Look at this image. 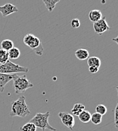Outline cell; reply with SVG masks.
<instances>
[{
    "label": "cell",
    "instance_id": "obj_1",
    "mask_svg": "<svg viewBox=\"0 0 118 131\" xmlns=\"http://www.w3.org/2000/svg\"><path fill=\"white\" fill-rule=\"evenodd\" d=\"M30 112L27 105L26 104V99L23 95H21L12 103L9 115L11 117L18 116L20 117H25L30 115Z\"/></svg>",
    "mask_w": 118,
    "mask_h": 131
},
{
    "label": "cell",
    "instance_id": "obj_2",
    "mask_svg": "<svg viewBox=\"0 0 118 131\" xmlns=\"http://www.w3.org/2000/svg\"><path fill=\"white\" fill-rule=\"evenodd\" d=\"M49 112L45 113H37L36 115L30 120V122L33 123L37 127L41 128L42 131H45V129L52 131H57L55 128L52 127L49 123Z\"/></svg>",
    "mask_w": 118,
    "mask_h": 131
},
{
    "label": "cell",
    "instance_id": "obj_3",
    "mask_svg": "<svg viewBox=\"0 0 118 131\" xmlns=\"http://www.w3.org/2000/svg\"><path fill=\"white\" fill-rule=\"evenodd\" d=\"M23 42L33 50L37 56H41L43 53L44 49L39 38L32 34H27L23 37Z\"/></svg>",
    "mask_w": 118,
    "mask_h": 131
},
{
    "label": "cell",
    "instance_id": "obj_4",
    "mask_svg": "<svg viewBox=\"0 0 118 131\" xmlns=\"http://www.w3.org/2000/svg\"><path fill=\"white\" fill-rule=\"evenodd\" d=\"M29 68L27 67L20 66L18 64H15L11 61H8L4 64H0V73L12 74L16 73H27Z\"/></svg>",
    "mask_w": 118,
    "mask_h": 131
},
{
    "label": "cell",
    "instance_id": "obj_5",
    "mask_svg": "<svg viewBox=\"0 0 118 131\" xmlns=\"http://www.w3.org/2000/svg\"><path fill=\"white\" fill-rule=\"evenodd\" d=\"M12 80L14 82V88L16 94L24 93L26 90L33 86V84L26 77L25 75L18 76L16 74Z\"/></svg>",
    "mask_w": 118,
    "mask_h": 131
},
{
    "label": "cell",
    "instance_id": "obj_6",
    "mask_svg": "<svg viewBox=\"0 0 118 131\" xmlns=\"http://www.w3.org/2000/svg\"><path fill=\"white\" fill-rule=\"evenodd\" d=\"M58 117L61 118V121L64 126H66L70 130H73L75 125V119L74 115H72L70 113L59 112Z\"/></svg>",
    "mask_w": 118,
    "mask_h": 131
},
{
    "label": "cell",
    "instance_id": "obj_7",
    "mask_svg": "<svg viewBox=\"0 0 118 131\" xmlns=\"http://www.w3.org/2000/svg\"><path fill=\"white\" fill-rule=\"evenodd\" d=\"M93 29H94L95 33H96L97 34H99V35H101L104 32L110 30L111 28L106 21L105 17H103L99 20L93 23Z\"/></svg>",
    "mask_w": 118,
    "mask_h": 131
},
{
    "label": "cell",
    "instance_id": "obj_8",
    "mask_svg": "<svg viewBox=\"0 0 118 131\" xmlns=\"http://www.w3.org/2000/svg\"><path fill=\"white\" fill-rule=\"evenodd\" d=\"M18 12V8L11 3H6L4 5L0 6V13L4 18Z\"/></svg>",
    "mask_w": 118,
    "mask_h": 131
},
{
    "label": "cell",
    "instance_id": "obj_9",
    "mask_svg": "<svg viewBox=\"0 0 118 131\" xmlns=\"http://www.w3.org/2000/svg\"><path fill=\"white\" fill-rule=\"evenodd\" d=\"M16 74H7L0 73V93H3L5 90V86L11 80L14 79Z\"/></svg>",
    "mask_w": 118,
    "mask_h": 131
},
{
    "label": "cell",
    "instance_id": "obj_10",
    "mask_svg": "<svg viewBox=\"0 0 118 131\" xmlns=\"http://www.w3.org/2000/svg\"><path fill=\"white\" fill-rule=\"evenodd\" d=\"M101 18H102V14H101V12L99 10H98V9L92 10L89 13V20L92 22H93V23H95V22L99 20Z\"/></svg>",
    "mask_w": 118,
    "mask_h": 131
},
{
    "label": "cell",
    "instance_id": "obj_11",
    "mask_svg": "<svg viewBox=\"0 0 118 131\" xmlns=\"http://www.w3.org/2000/svg\"><path fill=\"white\" fill-rule=\"evenodd\" d=\"M75 56L80 61H83L87 59L89 57V53L88 50L85 49H79L75 52Z\"/></svg>",
    "mask_w": 118,
    "mask_h": 131
},
{
    "label": "cell",
    "instance_id": "obj_12",
    "mask_svg": "<svg viewBox=\"0 0 118 131\" xmlns=\"http://www.w3.org/2000/svg\"><path fill=\"white\" fill-rule=\"evenodd\" d=\"M79 119L81 122L84 123V124H86V123H89L90 121V119H91V114L89 111H86V110H83L82 112L80 113L78 115Z\"/></svg>",
    "mask_w": 118,
    "mask_h": 131
},
{
    "label": "cell",
    "instance_id": "obj_13",
    "mask_svg": "<svg viewBox=\"0 0 118 131\" xmlns=\"http://www.w3.org/2000/svg\"><path fill=\"white\" fill-rule=\"evenodd\" d=\"M61 0H42V2H44L47 10L49 12H52L54 8H55L56 4H58Z\"/></svg>",
    "mask_w": 118,
    "mask_h": 131
},
{
    "label": "cell",
    "instance_id": "obj_14",
    "mask_svg": "<svg viewBox=\"0 0 118 131\" xmlns=\"http://www.w3.org/2000/svg\"><path fill=\"white\" fill-rule=\"evenodd\" d=\"M83 110H85V105L82 103H76L72 110H71V114L72 115H76V116H78L80 113L82 112Z\"/></svg>",
    "mask_w": 118,
    "mask_h": 131
},
{
    "label": "cell",
    "instance_id": "obj_15",
    "mask_svg": "<svg viewBox=\"0 0 118 131\" xmlns=\"http://www.w3.org/2000/svg\"><path fill=\"white\" fill-rule=\"evenodd\" d=\"M87 64H88L89 67L95 66V67H97V68H100V66H101V60L98 57H89L88 61H87Z\"/></svg>",
    "mask_w": 118,
    "mask_h": 131
},
{
    "label": "cell",
    "instance_id": "obj_16",
    "mask_svg": "<svg viewBox=\"0 0 118 131\" xmlns=\"http://www.w3.org/2000/svg\"><path fill=\"white\" fill-rule=\"evenodd\" d=\"M1 47L5 51H9L14 47V42L10 39H4L1 42Z\"/></svg>",
    "mask_w": 118,
    "mask_h": 131
},
{
    "label": "cell",
    "instance_id": "obj_17",
    "mask_svg": "<svg viewBox=\"0 0 118 131\" xmlns=\"http://www.w3.org/2000/svg\"><path fill=\"white\" fill-rule=\"evenodd\" d=\"M8 58L11 59H18L20 56V51L18 48L13 47L8 52Z\"/></svg>",
    "mask_w": 118,
    "mask_h": 131
},
{
    "label": "cell",
    "instance_id": "obj_18",
    "mask_svg": "<svg viewBox=\"0 0 118 131\" xmlns=\"http://www.w3.org/2000/svg\"><path fill=\"white\" fill-rule=\"evenodd\" d=\"M90 121L92 122V124L98 125L100 124L102 121V115H101L98 113H94L92 114H91V119Z\"/></svg>",
    "mask_w": 118,
    "mask_h": 131
},
{
    "label": "cell",
    "instance_id": "obj_19",
    "mask_svg": "<svg viewBox=\"0 0 118 131\" xmlns=\"http://www.w3.org/2000/svg\"><path fill=\"white\" fill-rule=\"evenodd\" d=\"M20 130L21 131H37V127L33 123L28 122L23 125L20 128Z\"/></svg>",
    "mask_w": 118,
    "mask_h": 131
},
{
    "label": "cell",
    "instance_id": "obj_20",
    "mask_svg": "<svg viewBox=\"0 0 118 131\" xmlns=\"http://www.w3.org/2000/svg\"><path fill=\"white\" fill-rule=\"evenodd\" d=\"M8 61V52L2 49H0V64H4Z\"/></svg>",
    "mask_w": 118,
    "mask_h": 131
},
{
    "label": "cell",
    "instance_id": "obj_21",
    "mask_svg": "<svg viewBox=\"0 0 118 131\" xmlns=\"http://www.w3.org/2000/svg\"><path fill=\"white\" fill-rule=\"evenodd\" d=\"M96 112L100 114L101 115H104L107 113V107L104 105H102V104H100L98 105L96 108Z\"/></svg>",
    "mask_w": 118,
    "mask_h": 131
},
{
    "label": "cell",
    "instance_id": "obj_22",
    "mask_svg": "<svg viewBox=\"0 0 118 131\" xmlns=\"http://www.w3.org/2000/svg\"><path fill=\"white\" fill-rule=\"evenodd\" d=\"M71 27L73 28H78L80 27V20L78 18H74L71 20Z\"/></svg>",
    "mask_w": 118,
    "mask_h": 131
},
{
    "label": "cell",
    "instance_id": "obj_23",
    "mask_svg": "<svg viewBox=\"0 0 118 131\" xmlns=\"http://www.w3.org/2000/svg\"><path fill=\"white\" fill-rule=\"evenodd\" d=\"M117 114H118V104H117L115 109H114V124H115V127H117Z\"/></svg>",
    "mask_w": 118,
    "mask_h": 131
},
{
    "label": "cell",
    "instance_id": "obj_24",
    "mask_svg": "<svg viewBox=\"0 0 118 131\" xmlns=\"http://www.w3.org/2000/svg\"><path fill=\"white\" fill-rule=\"evenodd\" d=\"M98 70H99V68L95 67V66H90V67H89V72L92 73V74H96V73H97L98 71Z\"/></svg>",
    "mask_w": 118,
    "mask_h": 131
}]
</instances>
